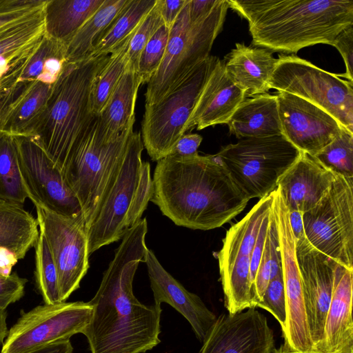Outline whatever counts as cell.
Masks as SVG:
<instances>
[{"instance_id":"cell-34","label":"cell","mask_w":353,"mask_h":353,"mask_svg":"<svg viewBox=\"0 0 353 353\" xmlns=\"http://www.w3.org/2000/svg\"><path fill=\"white\" fill-rule=\"evenodd\" d=\"M26 198L14 138L0 134V200L23 205Z\"/></svg>"},{"instance_id":"cell-15","label":"cell","mask_w":353,"mask_h":353,"mask_svg":"<svg viewBox=\"0 0 353 353\" xmlns=\"http://www.w3.org/2000/svg\"><path fill=\"white\" fill-rule=\"evenodd\" d=\"M272 209L278 230L286 302V322L282 330L284 344L294 353H313L295 239L290 225L289 210L278 188L273 192Z\"/></svg>"},{"instance_id":"cell-26","label":"cell","mask_w":353,"mask_h":353,"mask_svg":"<svg viewBox=\"0 0 353 353\" xmlns=\"http://www.w3.org/2000/svg\"><path fill=\"white\" fill-rule=\"evenodd\" d=\"M141 84L137 72L128 68L97 114L99 132L105 141H114L133 132L135 103Z\"/></svg>"},{"instance_id":"cell-9","label":"cell","mask_w":353,"mask_h":353,"mask_svg":"<svg viewBox=\"0 0 353 353\" xmlns=\"http://www.w3.org/2000/svg\"><path fill=\"white\" fill-rule=\"evenodd\" d=\"M216 59L208 57L159 101L145 105L141 139L153 161L168 156L188 132L190 117Z\"/></svg>"},{"instance_id":"cell-41","label":"cell","mask_w":353,"mask_h":353,"mask_svg":"<svg viewBox=\"0 0 353 353\" xmlns=\"http://www.w3.org/2000/svg\"><path fill=\"white\" fill-rule=\"evenodd\" d=\"M47 0H0V28L42 10Z\"/></svg>"},{"instance_id":"cell-47","label":"cell","mask_w":353,"mask_h":353,"mask_svg":"<svg viewBox=\"0 0 353 353\" xmlns=\"http://www.w3.org/2000/svg\"><path fill=\"white\" fill-rule=\"evenodd\" d=\"M219 1L220 0H189L188 12L190 21L196 23L206 17Z\"/></svg>"},{"instance_id":"cell-33","label":"cell","mask_w":353,"mask_h":353,"mask_svg":"<svg viewBox=\"0 0 353 353\" xmlns=\"http://www.w3.org/2000/svg\"><path fill=\"white\" fill-rule=\"evenodd\" d=\"M135 30L109 54L108 62L93 83L90 93V108L94 115L101 112L128 69V50L130 41Z\"/></svg>"},{"instance_id":"cell-4","label":"cell","mask_w":353,"mask_h":353,"mask_svg":"<svg viewBox=\"0 0 353 353\" xmlns=\"http://www.w3.org/2000/svg\"><path fill=\"white\" fill-rule=\"evenodd\" d=\"M108 58L109 55L94 56L64 64L30 137L61 171L94 115L90 108L92 87Z\"/></svg>"},{"instance_id":"cell-51","label":"cell","mask_w":353,"mask_h":353,"mask_svg":"<svg viewBox=\"0 0 353 353\" xmlns=\"http://www.w3.org/2000/svg\"><path fill=\"white\" fill-rule=\"evenodd\" d=\"M291 351L289 348L285 345H282L277 350V353H290Z\"/></svg>"},{"instance_id":"cell-42","label":"cell","mask_w":353,"mask_h":353,"mask_svg":"<svg viewBox=\"0 0 353 353\" xmlns=\"http://www.w3.org/2000/svg\"><path fill=\"white\" fill-rule=\"evenodd\" d=\"M28 280L20 277L16 272L8 276L0 274V311H6L7 307L24 295V289Z\"/></svg>"},{"instance_id":"cell-17","label":"cell","mask_w":353,"mask_h":353,"mask_svg":"<svg viewBox=\"0 0 353 353\" xmlns=\"http://www.w3.org/2000/svg\"><path fill=\"white\" fill-rule=\"evenodd\" d=\"M274 332L255 308L222 314L209 330L199 353H277Z\"/></svg>"},{"instance_id":"cell-28","label":"cell","mask_w":353,"mask_h":353,"mask_svg":"<svg viewBox=\"0 0 353 353\" xmlns=\"http://www.w3.org/2000/svg\"><path fill=\"white\" fill-rule=\"evenodd\" d=\"M44 8L0 28V63L26 61L45 36Z\"/></svg>"},{"instance_id":"cell-13","label":"cell","mask_w":353,"mask_h":353,"mask_svg":"<svg viewBox=\"0 0 353 353\" xmlns=\"http://www.w3.org/2000/svg\"><path fill=\"white\" fill-rule=\"evenodd\" d=\"M92 312L90 302H60L38 305L21 316L8 330L1 353H30L83 334Z\"/></svg>"},{"instance_id":"cell-14","label":"cell","mask_w":353,"mask_h":353,"mask_svg":"<svg viewBox=\"0 0 353 353\" xmlns=\"http://www.w3.org/2000/svg\"><path fill=\"white\" fill-rule=\"evenodd\" d=\"M23 186L35 208L64 216L83 217L76 194L61 170L30 137H14Z\"/></svg>"},{"instance_id":"cell-10","label":"cell","mask_w":353,"mask_h":353,"mask_svg":"<svg viewBox=\"0 0 353 353\" xmlns=\"http://www.w3.org/2000/svg\"><path fill=\"white\" fill-rule=\"evenodd\" d=\"M269 87L314 104L353 132L352 82L295 55H279Z\"/></svg>"},{"instance_id":"cell-24","label":"cell","mask_w":353,"mask_h":353,"mask_svg":"<svg viewBox=\"0 0 353 353\" xmlns=\"http://www.w3.org/2000/svg\"><path fill=\"white\" fill-rule=\"evenodd\" d=\"M353 271L336 263L323 341L316 353H353Z\"/></svg>"},{"instance_id":"cell-36","label":"cell","mask_w":353,"mask_h":353,"mask_svg":"<svg viewBox=\"0 0 353 353\" xmlns=\"http://www.w3.org/2000/svg\"><path fill=\"white\" fill-rule=\"evenodd\" d=\"M313 157L334 173L353 178V132L343 128L336 137Z\"/></svg>"},{"instance_id":"cell-29","label":"cell","mask_w":353,"mask_h":353,"mask_svg":"<svg viewBox=\"0 0 353 353\" xmlns=\"http://www.w3.org/2000/svg\"><path fill=\"white\" fill-rule=\"evenodd\" d=\"M37 219L23 205L0 200V250H7L22 259L37 241Z\"/></svg>"},{"instance_id":"cell-45","label":"cell","mask_w":353,"mask_h":353,"mask_svg":"<svg viewBox=\"0 0 353 353\" xmlns=\"http://www.w3.org/2000/svg\"><path fill=\"white\" fill-rule=\"evenodd\" d=\"M203 138L198 134H185L176 143L168 155L190 157L198 153Z\"/></svg>"},{"instance_id":"cell-19","label":"cell","mask_w":353,"mask_h":353,"mask_svg":"<svg viewBox=\"0 0 353 353\" xmlns=\"http://www.w3.org/2000/svg\"><path fill=\"white\" fill-rule=\"evenodd\" d=\"M295 243L309 332L316 353L323 338L336 262L315 249L307 239Z\"/></svg>"},{"instance_id":"cell-11","label":"cell","mask_w":353,"mask_h":353,"mask_svg":"<svg viewBox=\"0 0 353 353\" xmlns=\"http://www.w3.org/2000/svg\"><path fill=\"white\" fill-rule=\"evenodd\" d=\"M303 222L315 249L353 271V178L336 174L319 201L303 214Z\"/></svg>"},{"instance_id":"cell-35","label":"cell","mask_w":353,"mask_h":353,"mask_svg":"<svg viewBox=\"0 0 353 353\" xmlns=\"http://www.w3.org/2000/svg\"><path fill=\"white\" fill-rule=\"evenodd\" d=\"M35 248V283L44 303L62 302L56 265L43 234L39 232Z\"/></svg>"},{"instance_id":"cell-40","label":"cell","mask_w":353,"mask_h":353,"mask_svg":"<svg viewBox=\"0 0 353 353\" xmlns=\"http://www.w3.org/2000/svg\"><path fill=\"white\" fill-rule=\"evenodd\" d=\"M256 307L271 313L283 330L286 322V302L281 270L270 280L263 298Z\"/></svg>"},{"instance_id":"cell-32","label":"cell","mask_w":353,"mask_h":353,"mask_svg":"<svg viewBox=\"0 0 353 353\" xmlns=\"http://www.w3.org/2000/svg\"><path fill=\"white\" fill-rule=\"evenodd\" d=\"M157 0H128L96 44L92 57L109 55L139 26Z\"/></svg>"},{"instance_id":"cell-39","label":"cell","mask_w":353,"mask_h":353,"mask_svg":"<svg viewBox=\"0 0 353 353\" xmlns=\"http://www.w3.org/2000/svg\"><path fill=\"white\" fill-rule=\"evenodd\" d=\"M163 23L160 12L159 0H157L154 6L141 21L130 41L128 50V69L137 72L139 59L143 49Z\"/></svg>"},{"instance_id":"cell-7","label":"cell","mask_w":353,"mask_h":353,"mask_svg":"<svg viewBox=\"0 0 353 353\" xmlns=\"http://www.w3.org/2000/svg\"><path fill=\"white\" fill-rule=\"evenodd\" d=\"M188 1L170 30L159 68L147 83L145 105L159 101L210 57L214 41L222 30L229 8L227 0H220L206 17L196 23L190 21Z\"/></svg>"},{"instance_id":"cell-20","label":"cell","mask_w":353,"mask_h":353,"mask_svg":"<svg viewBox=\"0 0 353 353\" xmlns=\"http://www.w3.org/2000/svg\"><path fill=\"white\" fill-rule=\"evenodd\" d=\"M145 263L154 304L165 303L172 306L188 321L196 339L203 343L217 316L198 295L187 290L167 272L148 248Z\"/></svg>"},{"instance_id":"cell-37","label":"cell","mask_w":353,"mask_h":353,"mask_svg":"<svg viewBox=\"0 0 353 353\" xmlns=\"http://www.w3.org/2000/svg\"><path fill=\"white\" fill-rule=\"evenodd\" d=\"M170 30L162 24L143 49L137 68L141 84L148 83L159 68L165 53Z\"/></svg>"},{"instance_id":"cell-38","label":"cell","mask_w":353,"mask_h":353,"mask_svg":"<svg viewBox=\"0 0 353 353\" xmlns=\"http://www.w3.org/2000/svg\"><path fill=\"white\" fill-rule=\"evenodd\" d=\"M60 54H65L63 42L50 38L45 34L39 45L28 59L17 83L42 81L49 60Z\"/></svg>"},{"instance_id":"cell-21","label":"cell","mask_w":353,"mask_h":353,"mask_svg":"<svg viewBox=\"0 0 353 353\" xmlns=\"http://www.w3.org/2000/svg\"><path fill=\"white\" fill-rule=\"evenodd\" d=\"M52 85L39 80L18 82L7 90L0 105V134L31 137Z\"/></svg>"},{"instance_id":"cell-2","label":"cell","mask_w":353,"mask_h":353,"mask_svg":"<svg viewBox=\"0 0 353 353\" xmlns=\"http://www.w3.org/2000/svg\"><path fill=\"white\" fill-rule=\"evenodd\" d=\"M150 201L175 225L192 230L221 227L250 199L214 155H168L159 160Z\"/></svg>"},{"instance_id":"cell-25","label":"cell","mask_w":353,"mask_h":353,"mask_svg":"<svg viewBox=\"0 0 353 353\" xmlns=\"http://www.w3.org/2000/svg\"><path fill=\"white\" fill-rule=\"evenodd\" d=\"M223 60L228 77L246 98L270 90L269 82L277 62L271 51L236 43Z\"/></svg>"},{"instance_id":"cell-49","label":"cell","mask_w":353,"mask_h":353,"mask_svg":"<svg viewBox=\"0 0 353 353\" xmlns=\"http://www.w3.org/2000/svg\"><path fill=\"white\" fill-rule=\"evenodd\" d=\"M73 347L70 340L48 345L30 353H72Z\"/></svg>"},{"instance_id":"cell-16","label":"cell","mask_w":353,"mask_h":353,"mask_svg":"<svg viewBox=\"0 0 353 353\" xmlns=\"http://www.w3.org/2000/svg\"><path fill=\"white\" fill-rule=\"evenodd\" d=\"M37 220L58 273L61 301L77 290L89 268L88 242L83 217L72 218L36 207Z\"/></svg>"},{"instance_id":"cell-23","label":"cell","mask_w":353,"mask_h":353,"mask_svg":"<svg viewBox=\"0 0 353 353\" xmlns=\"http://www.w3.org/2000/svg\"><path fill=\"white\" fill-rule=\"evenodd\" d=\"M336 174L301 152L296 161L280 178L277 188L289 211L303 214L324 195Z\"/></svg>"},{"instance_id":"cell-53","label":"cell","mask_w":353,"mask_h":353,"mask_svg":"<svg viewBox=\"0 0 353 353\" xmlns=\"http://www.w3.org/2000/svg\"><path fill=\"white\" fill-rule=\"evenodd\" d=\"M290 353H294V352H291Z\"/></svg>"},{"instance_id":"cell-31","label":"cell","mask_w":353,"mask_h":353,"mask_svg":"<svg viewBox=\"0 0 353 353\" xmlns=\"http://www.w3.org/2000/svg\"><path fill=\"white\" fill-rule=\"evenodd\" d=\"M127 1L104 0L77 32L63 43L65 63L79 62L91 57L96 44Z\"/></svg>"},{"instance_id":"cell-30","label":"cell","mask_w":353,"mask_h":353,"mask_svg":"<svg viewBox=\"0 0 353 353\" xmlns=\"http://www.w3.org/2000/svg\"><path fill=\"white\" fill-rule=\"evenodd\" d=\"M104 0H47L44 6L46 35L65 42L99 9Z\"/></svg>"},{"instance_id":"cell-3","label":"cell","mask_w":353,"mask_h":353,"mask_svg":"<svg viewBox=\"0 0 353 353\" xmlns=\"http://www.w3.org/2000/svg\"><path fill=\"white\" fill-rule=\"evenodd\" d=\"M248 22L252 45L272 53H296L316 44L331 45L353 25L352 0H227Z\"/></svg>"},{"instance_id":"cell-8","label":"cell","mask_w":353,"mask_h":353,"mask_svg":"<svg viewBox=\"0 0 353 353\" xmlns=\"http://www.w3.org/2000/svg\"><path fill=\"white\" fill-rule=\"evenodd\" d=\"M301 152L283 134L249 137L222 147L214 154L250 200L274 192L280 178Z\"/></svg>"},{"instance_id":"cell-12","label":"cell","mask_w":353,"mask_h":353,"mask_svg":"<svg viewBox=\"0 0 353 353\" xmlns=\"http://www.w3.org/2000/svg\"><path fill=\"white\" fill-rule=\"evenodd\" d=\"M272 199H259L246 215L226 232L217 252L225 306L229 314L241 312L252 305L250 283L252 251L265 216L272 210Z\"/></svg>"},{"instance_id":"cell-48","label":"cell","mask_w":353,"mask_h":353,"mask_svg":"<svg viewBox=\"0 0 353 353\" xmlns=\"http://www.w3.org/2000/svg\"><path fill=\"white\" fill-rule=\"evenodd\" d=\"M289 221L295 242L307 239L304 231L303 214L299 211H289Z\"/></svg>"},{"instance_id":"cell-1","label":"cell","mask_w":353,"mask_h":353,"mask_svg":"<svg viewBox=\"0 0 353 353\" xmlns=\"http://www.w3.org/2000/svg\"><path fill=\"white\" fill-rule=\"evenodd\" d=\"M146 219L128 230L116 249L94 297L90 322L83 334L90 353H145L160 342L161 305H145L132 283L148 248Z\"/></svg>"},{"instance_id":"cell-5","label":"cell","mask_w":353,"mask_h":353,"mask_svg":"<svg viewBox=\"0 0 353 353\" xmlns=\"http://www.w3.org/2000/svg\"><path fill=\"white\" fill-rule=\"evenodd\" d=\"M143 148L141 133L133 132L116 179L87 229L89 255L121 240L141 219L153 192L150 165L141 159Z\"/></svg>"},{"instance_id":"cell-43","label":"cell","mask_w":353,"mask_h":353,"mask_svg":"<svg viewBox=\"0 0 353 353\" xmlns=\"http://www.w3.org/2000/svg\"><path fill=\"white\" fill-rule=\"evenodd\" d=\"M331 46L339 50L345 65V73L337 75L339 77H343L353 83V25L341 31Z\"/></svg>"},{"instance_id":"cell-46","label":"cell","mask_w":353,"mask_h":353,"mask_svg":"<svg viewBox=\"0 0 353 353\" xmlns=\"http://www.w3.org/2000/svg\"><path fill=\"white\" fill-rule=\"evenodd\" d=\"M188 0H159L160 12L163 21L170 30Z\"/></svg>"},{"instance_id":"cell-44","label":"cell","mask_w":353,"mask_h":353,"mask_svg":"<svg viewBox=\"0 0 353 353\" xmlns=\"http://www.w3.org/2000/svg\"><path fill=\"white\" fill-rule=\"evenodd\" d=\"M270 212L267 214L263 219L261 225L260 226V229L259 233L257 234L250 259V289H251V294L252 299V289L254 285V282L256 274V271L258 270L260 260L261 258V255L263 253L264 243L265 240L268 225L269 222V218L270 215ZM253 305V304H252Z\"/></svg>"},{"instance_id":"cell-52","label":"cell","mask_w":353,"mask_h":353,"mask_svg":"<svg viewBox=\"0 0 353 353\" xmlns=\"http://www.w3.org/2000/svg\"><path fill=\"white\" fill-rule=\"evenodd\" d=\"M7 90H4V91H2L0 92V105L3 100V98H4V96H5V94Z\"/></svg>"},{"instance_id":"cell-18","label":"cell","mask_w":353,"mask_h":353,"mask_svg":"<svg viewBox=\"0 0 353 353\" xmlns=\"http://www.w3.org/2000/svg\"><path fill=\"white\" fill-rule=\"evenodd\" d=\"M276 96L282 134L301 152L315 155L344 128L329 113L299 97L281 91Z\"/></svg>"},{"instance_id":"cell-50","label":"cell","mask_w":353,"mask_h":353,"mask_svg":"<svg viewBox=\"0 0 353 353\" xmlns=\"http://www.w3.org/2000/svg\"><path fill=\"white\" fill-rule=\"evenodd\" d=\"M7 315L6 311H0V345L3 344L8 332Z\"/></svg>"},{"instance_id":"cell-22","label":"cell","mask_w":353,"mask_h":353,"mask_svg":"<svg viewBox=\"0 0 353 353\" xmlns=\"http://www.w3.org/2000/svg\"><path fill=\"white\" fill-rule=\"evenodd\" d=\"M245 99L243 91L228 77L223 60L216 57L190 117L188 132L227 123Z\"/></svg>"},{"instance_id":"cell-6","label":"cell","mask_w":353,"mask_h":353,"mask_svg":"<svg viewBox=\"0 0 353 353\" xmlns=\"http://www.w3.org/2000/svg\"><path fill=\"white\" fill-rule=\"evenodd\" d=\"M132 132L106 141L99 132L98 116L93 115L61 171L79 201L87 229L116 179Z\"/></svg>"},{"instance_id":"cell-27","label":"cell","mask_w":353,"mask_h":353,"mask_svg":"<svg viewBox=\"0 0 353 353\" xmlns=\"http://www.w3.org/2000/svg\"><path fill=\"white\" fill-rule=\"evenodd\" d=\"M226 124L230 134L239 139L282 134L276 94L246 98Z\"/></svg>"}]
</instances>
